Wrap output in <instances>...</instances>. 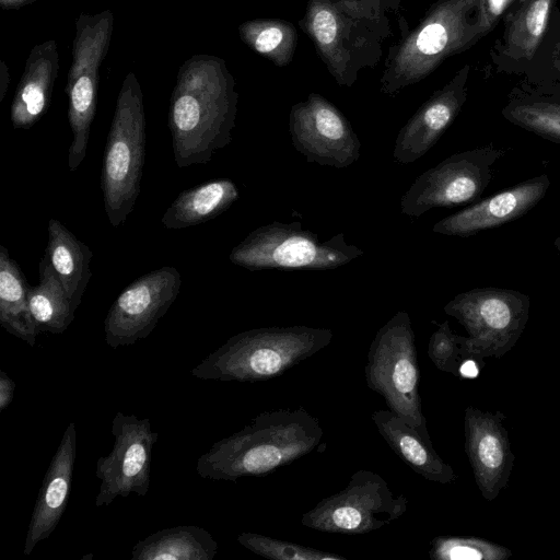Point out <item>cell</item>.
Returning <instances> with one entry per match:
<instances>
[{
  "label": "cell",
  "instance_id": "cell-9",
  "mask_svg": "<svg viewBox=\"0 0 560 560\" xmlns=\"http://www.w3.org/2000/svg\"><path fill=\"white\" fill-rule=\"evenodd\" d=\"M407 509L406 495H395L383 477L360 469L346 488L303 513L301 523L323 533L359 535L389 525Z\"/></svg>",
  "mask_w": 560,
  "mask_h": 560
},
{
  "label": "cell",
  "instance_id": "cell-22",
  "mask_svg": "<svg viewBox=\"0 0 560 560\" xmlns=\"http://www.w3.org/2000/svg\"><path fill=\"white\" fill-rule=\"evenodd\" d=\"M218 542L205 528L177 525L160 529L131 548L133 560H212Z\"/></svg>",
  "mask_w": 560,
  "mask_h": 560
},
{
  "label": "cell",
  "instance_id": "cell-2",
  "mask_svg": "<svg viewBox=\"0 0 560 560\" xmlns=\"http://www.w3.org/2000/svg\"><path fill=\"white\" fill-rule=\"evenodd\" d=\"M323 435L319 420L304 407L264 411L201 454L196 471L201 478L233 482L266 476L313 452Z\"/></svg>",
  "mask_w": 560,
  "mask_h": 560
},
{
  "label": "cell",
  "instance_id": "cell-30",
  "mask_svg": "<svg viewBox=\"0 0 560 560\" xmlns=\"http://www.w3.org/2000/svg\"><path fill=\"white\" fill-rule=\"evenodd\" d=\"M550 0H536L526 15V26L533 36H539L545 28Z\"/></svg>",
  "mask_w": 560,
  "mask_h": 560
},
{
  "label": "cell",
  "instance_id": "cell-29",
  "mask_svg": "<svg viewBox=\"0 0 560 560\" xmlns=\"http://www.w3.org/2000/svg\"><path fill=\"white\" fill-rule=\"evenodd\" d=\"M478 460L489 469L498 468L503 460V452L500 441L491 435H481L475 444Z\"/></svg>",
  "mask_w": 560,
  "mask_h": 560
},
{
  "label": "cell",
  "instance_id": "cell-11",
  "mask_svg": "<svg viewBox=\"0 0 560 560\" xmlns=\"http://www.w3.org/2000/svg\"><path fill=\"white\" fill-rule=\"evenodd\" d=\"M114 444L106 456L96 460L95 475L101 485L95 506H108L116 498L130 493L144 497L150 489L152 450L159 433L148 418L117 411L110 429Z\"/></svg>",
  "mask_w": 560,
  "mask_h": 560
},
{
  "label": "cell",
  "instance_id": "cell-27",
  "mask_svg": "<svg viewBox=\"0 0 560 560\" xmlns=\"http://www.w3.org/2000/svg\"><path fill=\"white\" fill-rule=\"evenodd\" d=\"M512 116L514 121L524 128L560 143V113L524 108L515 110Z\"/></svg>",
  "mask_w": 560,
  "mask_h": 560
},
{
  "label": "cell",
  "instance_id": "cell-34",
  "mask_svg": "<svg viewBox=\"0 0 560 560\" xmlns=\"http://www.w3.org/2000/svg\"><path fill=\"white\" fill-rule=\"evenodd\" d=\"M460 374L465 377H476L478 375V368L471 360L466 361L459 369Z\"/></svg>",
  "mask_w": 560,
  "mask_h": 560
},
{
  "label": "cell",
  "instance_id": "cell-33",
  "mask_svg": "<svg viewBox=\"0 0 560 560\" xmlns=\"http://www.w3.org/2000/svg\"><path fill=\"white\" fill-rule=\"evenodd\" d=\"M35 1L36 0H0V7L3 10H18Z\"/></svg>",
  "mask_w": 560,
  "mask_h": 560
},
{
  "label": "cell",
  "instance_id": "cell-23",
  "mask_svg": "<svg viewBox=\"0 0 560 560\" xmlns=\"http://www.w3.org/2000/svg\"><path fill=\"white\" fill-rule=\"evenodd\" d=\"M28 287L20 266L0 245V324L33 347L38 331L28 306Z\"/></svg>",
  "mask_w": 560,
  "mask_h": 560
},
{
  "label": "cell",
  "instance_id": "cell-28",
  "mask_svg": "<svg viewBox=\"0 0 560 560\" xmlns=\"http://www.w3.org/2000/svg\"><path fill=\"white\" fill-rule=\"evenodd\" d=\"M458 341L459 337L452 334L447 322L439 324L430 337L428 347V354L438 369L452 371L451 362Z\"/></svg>",
  "mask_w": 560,
  "mask_h": 560
},
{
  "label": "cell",
  "instance_id": "cell-21",
  "mask_svg": "<svg viewBox=\"0 0 560 560\" xmlns=\"http://www.w3.org/2000/svg\"><path fill=\"white\" fill-rule=\"evenodd\" d=\"M92 256L93 253L89 246L78 240L60 221L49 220L48 242L44 257L77 308L92 275L90 269Z\"/></svg>",
  "mask_w": 560,
  "mask_h": 560
},
{
  "label": "cell",
  "instance_id": "cell-25",
  "mask_svg": "<svg viewBox=\"0 0 560 560\" xmlns=\"http://www.w3.org/2000/svg\"><path fill=\"white\" fill-rule=\"evenodd\" d=\"M242 40L278 67L288 66L298 44L295 26L281 19H254L238 26Z\"/></svg>",
  "mask_w": 560,
  "mask_h": 560
},
{
  "label": "cell",
  "instance_id": "cell-36",
  "mask_svg": "<svg viewBox=\"0 0 560 560\" xmlns=\"http://www.w3.org/2000/svg\"><path fill=\"white\" fill-rule=\"evenodd\" d=\"M553 245H555L557 252L560 254V235L555 238Z\"/></svg>",
  "mask_w": 560,
  "mask_h": 560
},
{
  "label": "cell",
  "instance_id": "cell-35",
  "mask_svg": "<svg viewBox=\"0 0 560 560\" xmlns=\"http://www.w3.org/2000/svg\"><path fill=\"white\" fill-rule=\"evenodd\" d=\"M494 11H500L505 0H490Z\"/></svg>",
  "mask_w": 560,
  "mask_h": 560
},
{
  "label": "cell",
  "instance_id": "cell-32",
  "mask_svg": "<svg viewBox=\"0 0 560 560\" xmlns=\"http://www.w3.org/2000/svg\"><path fill=\"white\" fill-rule=\"evenodd\" d=\"M10 83L9 68L3 60L0 61V102L4 98Z\"/></svg>",
  "mask_w": 560,
  "mask_h": 560
},
{
  "label": "cell",
  "instance_id": "cell-8",
  "mask_svg": "<svg viewBox=\"0 0 560 560\" xmlns=\"http://www.w3.org/2000/svg\"><path fill=\"white\" fill-rule=\"evenodd\" d=\"M113 30L114 14L110 10L93 15L82 13L75 20L72 63L65 89L72 132L68 151L70 171H75L86 155L97 106L100 66L106 57Z\"/></svg>",
  "mask_w": 560,
  "mask_h": 560
},
{
  "label": "cell",
  "instance_id": "cell-24",
  "mask_svg": "<svg viewBox=\"0 0 560 560\" xmlns=\"http://www.w3.org/2000/svg\"><path fill=\"white\" fill-rule=\"evenodd\" d=\"M28 306L38 334H62L74 319L77 307L44 256L39 283L28 287Z\"/></svg>",
  "mask_w": 560,
  "mask_h": 560
},
{
  "label": "cell",
  "instance_id": "cell-5",
  "mask_svg": "<svg viewBox=\"0 0 560 560\" xmlns=\"http://www.w3.org/2000/svg\"><path fill=\"white\" fill-rule=\"evenodd\" d=\"M144 155L143 94L136 74L129 72L117 96L101 174L104 208L113 228L124 224L135 208Z\"/></svg>",
  "mask_w": 560,
  "mask_h": 560
},
{
  "label": "cell",
  "instance_id": "cell-13",
  "mask_svg": "<svg viewBox=\"0 0 560 560\" xmlns=\"http://www.w3.org/2000/svg\"><path fill=\"white\" fill-rule=\"evenodd\" d=\"M289 131L293 147L307 162L345 168L360 158L361 142L348 118L317 93L292 106Z\"/></svg>",
  "mask_w": 560,
  "mask_h": 560
},
{
  "label": "cell",
  "instance_id": "cell-10",
  "mask_svg": "<svg viewBox=\"0 0 560 560\" xmlns=\"http://www.w3.org/2000/svg\"><path fill=\"white\" fill-rule=\"evenodd\" d=\"M503 154L504 150L493 144L452 154L416 178L400 200L401 212L419 218L433 208L477 201Z\"/></svg>",
  "mask_w": 560,
  "mask_h": 560
},
{
  "label": "cell",
  "instance_id": "cell-4",
  "mask_svg": "<svg viewBox=\"0 0 560 560\" xmlns=\"http://www.w3.org/2000/svg\"><path fill=\"white\" fill-rule=\"evenodd\" d=\"M332 337L329 328L304 325L249 329L232 336L190 373L205 381L270 380L327 347Z\"/></svg>",
  "mask_w": 560,
  "mask_h": 560
},
{
  "label": "cell",
  "instance_id": "cell-15",
  "mask_svg": "<svg viewBox=\"0 0 560 560\" xmlns=\"http://www.w3.org/2000/svg\"><path fill=\"white\" fill-rule=\"evenodd\" d=\"M529 299L502 288H476L457 294L444 312L458 319L476 337L516 334L526 322Z\"/></svg>",
  "mask_w": 560,
  "mask_h": 560
},
{
  "label": "cell",
  "instance_id": "cell-20",
  "mask_svg": "<svg viewBox=\"0 0 560 560\" xmlns=\"http://www.w3.org/2000/svg\"><path fill=\"white\" fill-rule=\"evenodd\" d=\"M240 198L230 178H217L182 191L164 212L161 222L168 230L198 225L214 219Z\"/></svg>",
  "mask_w": 560,
  "mask_h": 560
},
{
  "label": "cell",
  "instance_id": "cell-1",
  "mask_svg": "<svg viewBox=\"0 0 560 560\" xmlns=\"http://www.w3.org/2000/svg\"><path fill=\"white\" fill-rule=\"evenodd\" d=\"M238 94L225 61L199 54L179 68L168 108V127L178 167L208 163L232 141Z\"/></svg>",
  "mask_w": 560,
  "mask_h": 560
},
{
  "label": "cell",
  "instance_id": "cell-19",
  "mask_svg": "<svg viewBox=\"0 0 560 560\" xmlns=\"http://www.w3.org/2000/svg\"><path fill=\"white\" fill-rule=\"evenodd\" d=\"M372 420L393 452L416 474L430 481H452L453 471L435 453L428 433L389 409L374 411Z\"/></svg>",
  "mask_w": 560,
  "mask_h": 560
},
{
  "label": "cell",
  "instance_id": "cell-12",
  "mask_svg": "<svg viewBox=\"0 0 560 560\" xmlns=\"http://www.w3.org/2000/svg\"><path fill=\"white\" fill-rule=\"evenodd\" d=\"M180 284L178 270L164 266L127 285L104 319L107 346L117 349L147 338L175 302Z\"/></svg>",
  "mask_w": 560,
  "mask_h": 560
},
{
  "label": "cell",
  "instance_id": "cell-18",
  "mask_svg": "<svg viewBox=\"0 0 560 560\" xmlns=\"http://www.w3.org/2000/svg\"><path fill=\"white\" fill-rule=\"evenodd\" d=\"M58 70L59 55L55 39L33 47L11 104L13 128L30 129L47 112Z\"/></svg>",
  "mask_w": 560,
  "mask_h": 560
},
{
  "label": "cell",
  "instance_id": "cell-17",
  "mask_svg": "<svg viewBox=\"0 0 560 560\" xmlns=\"http://www.w3.org/2000/svg\"><path fill=\"white\" fill-rule=\"evenodd\" d=\"M463 95L455 85L434 93L398 132L393 156L410 164L423 156L442 137L456 117Z\"/></svg>",
  "mask_w": 560,
  "mask_h": 560
},
{
  "label": "cell",
  "instance_id": "cell-31",
  "mask_svg": "<svg viewBox=\"0 0 560 560\" xmlns=\"http://www.w3.org/2000/svg\"><path fill=\"white\" fill-rule=\"evenodd\" d=\"M14 381L3 371H0V412L12 402L15 389Z\"/></svg>",
  "mask_w": 560,
  "mask_h": 560
},
{
  "label": "cell",
  "instance_id": "cell-7",
  "mask_svg": "<svg viewBox=\"0 0 560 560\" xmlns=\"http://www.w3.org/2000/svg\"><path fill=\"white\" fill-rule=\"evenodd\" d=\"M365 381L389 410L428 433L419 394L416 335L407 312H397L376 332L368 352Z\"/></svg>",
  "mask_w": 560,
  "mask_h": 560
},
{
  "label": "cell",
  "instance_id": "cell-14",
  "mask_svg": "<svg viewBox=\"0 0 560 560\" xmlns=\"http://www.w3.org/2000/svg\"><path fill=\"white\" fill-rule=\"evenodd\" d=\"M550 187L547 174L523 180L487 199L455 212L433 226V232L447 236L468 237L514 221L532 210Z\"/></svg>",
  "mask_w": 560,
  "mask_h": 560
},
{
  "label": "cell",
  "instance_id": "cell-6",
  "mask_svg": "<svg viewBox=\"0 0 560 560\" xmlns=\"http://www.w3.org/2000/svg\"><path fill=\"white\" fill-rule=\"evenodd\" d=\"M361 255L363 250L348 244L343 233L320 241L300 222H272L252 231L233 247L229 259L248 270H327Z\"/></svg>",
  "mask_w": 560,
  "mask_h": 560
},
{
  "label": "cell",
  "instance_id": "cell-3",
  "mask_svg": "<svg viewBox=\"0 0 560 560\" xmlns=\"http://www.w3.org/2000/svg\"><path fill=\"white\" fill-rule=\"evenodd\" d=\"M400 0H307L299 25L335 81L351 88L374 68L392 34L389 12Z\"/></svg>",
  "mask_w": 560,
  "mask_h": 560
},
{
  "label": "cell",
  "instance_id": "cell-26",
  "mask_svg": "<svg viewBox=\"0 0 560 560\" xmlns=\"http://www.w3.org/2000/svg\"><path fill=\"white\" fill-rule=\"evenodd\" d=\"M237 541L249 551L272 560H347V558L338 553L280 540L257 533H241L237 536Z\"/></svg>",
  "mask_w": 560,
  "mask_h": 560
},
{
  "label": "cell",
  "instance_id": "cell-16",
  "mask_svg": "<svg viewBox=\"0 0 560 560\" xmlns=\"http://www.w3.org/2000/svg\"><path fill=\"white\" fill-rule=\"evenodd\" d=\"M77 457V431L69 423L44 476L31 515L23 553L30 556L35 546L48 538L59 524L68 505Z\"/></svg>",
  "mask_w": 560,
  "mask_h": 560
}]
</instances>
